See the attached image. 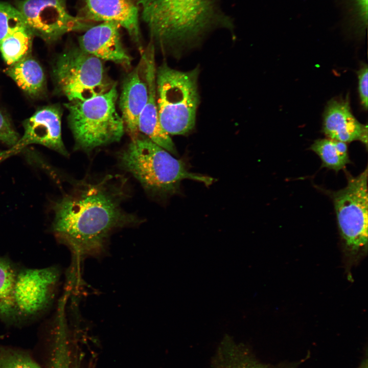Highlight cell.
Listing matches in <instances>:
<instances>
[{
    "label": "cell",
    "instance_id": "cell-13",
    "mask_svg": "<svg viewBox=\"0 0 368 368\" xmlns=\"http://www.w3.org/2000/svg\"><path fill=\"white\" fill-rule=\"evenodd\" d=\"M79 17L91 21H113L123 27L142 51L139 11L131 0H81Z\"/></svg>",
    "mask_w": 368,
    "mask_h": 368
},
{
    "label": "cell",
    "instance_id": "cell-7",
    "mask_svg": "<svg viewBox=\"0 0 368 368\" xmlns=\"http://www.w3.org/2000/svg\"><path fill=\"white\" fill-rule=\"evenodd\" d=\"M367 167L356 176L346 171V187L331 195L344 249L353 259L367 249Z\"/></svg>",
    "mask_w": 368,
    "mask_h": 368
},
{
    "label": "cell",
    "instance_id": "cell-11",
    "mask_svg": "<svg viewBox=\"0 0 368 368\" xmlns=\"http://www.w3.org/2000/svg\"><path fill=\"white\" fill-rule=\"evenodd\" d=\"M148 96L147 62L144 51L136 66L125 78L119 98V108L125 131L131 139L139 134L138 120Z\"/></svg>",
    "mask_w": 368,
    "mask_h": 368
},
{
    "label": "cell",
    "instance_id": "cell-27",
    "mask_svg": "<svg viewBox=\"0 0 368 368\" xmlns=\"http://www.w3.org/2000/svg\"><path fill=\"white\" fill-rule=\"evenodd\" d=\"M367 355L365 357L362 359L360 364L357 368H367Z\"/></svg>",
    "mask_w": 368,
    "mask_h": 368
},
{
    "label": "cell",
    "instance_id": "cell-21",
    "mask_svg": "<svg viewBox=\"0 0 368 368\" xmlns=\"http://www.w3.org/2000/svg\"><path fill=\"white\" fill-rule=\"evenodd\" d=\"M51 351L48 368H73L70 336L62 331L50 334Z\"/></svg>",
    "mask_w": 368,
    "mask_h": 368
},
{
    "label": "cell",
    "instance_id": "cell-12",
    "mask_svg": "<svg viewBox=\"0 0 368 368\" xmlns=\"http://www.w3.org/2000/svg\"><path fill=\"white\" fill-rule=\"evenodd\" d=\"M120 28L119 24L113 21L93 26L79 37L78 46L102 61H111L129 68L132 58L122 43Z\"/></svg>",
    "mask_w": 368,
    "mask_h": 368
},
{
    "label": "cell",
    "instance_id": "cell-28",
    "mask_svg": "<svg viewBox=\"0 0 368 368\" xmlns=\"http://www.w3.org/2000/svg\"><path fill=\"white\" fill-rule=\"evenodd\" d=\"M1 157H0V162H1Z\"/></svg>",
    "mask_w": 368,
    "mask_h": 368
},
{
    "label": "cell",
    "instance_id": "cell-14",
    "mask_svg": "<svg viewBox=\"0 0 368 368\" xmlns=\"http://www.w3.org/2000/svg\"><path fill=\"white\" fill-rule=\"evenodd\" d=\"M322 131L326 137L349 143L358 141L367 147V126L353 114L349 98L330 100L323 115Z\"/></svg>",
    "mask_w": 368,
    "mask_h": 368
},
{
    "label": "cell",
    "instance_id": "cell-23",
    "mask_svg": "<svg viewBox=\"0 0 368 368\" xmlns=\"http://www.w3.org/2000/svg\"><path fill=\"white\" fill-rule=\"evenodd\" d=\"M24 25H26L25 20L17 8L0 1V44L11 30Z\"/></svg>",
    "mask_w": 368,
    "mask_h": 368
},
{
    "label": "cell",
    "instance_id": "cell-17",
    "mask_svg": "<svg viewBox=\"0 0 368 368\" xmlns=\"http://www.w3.org/2000/svg\"><path fill=\"white\" fill-rule=\"evenodd\" d=\"M5 72L30 97L38 98L45 94L47 85L44 71L31 54L9 65Z\"/></svg>",
    "mask_w": 368,
    "mask_h": 368
},
{
    "label": "cell",
    "instance_id": "cell-18",
    "mask_svg": "<svg viewBox=\"0 0 368 368\" xmlns=\"http://www.w3.org/2000/svg\"><path fill=\"white\" fill-rule=\"evenodd\" d=\"M19 266L0 255V320L8 325H15L13 296Z\"/></svg>",
    "mask_w": 368,
    "mask_h": 368
},
{
    "label": "cell",
    "instance_id": "cell-8",
    "mask_svg": "<svg viewBox=\"0 0 368 368\" xmlns=\"http://www.w3.org/2000/svg\"><path fill=\"white\" fill-rule=\"evenodd\" d=\"M60 277L57 266L40 268L19 266L13 296L15 325L45 315L55 302Z\"/></svg>",
    "mask_w": 368,
    "mask_h": 368
},
{
    "label": "cell",
    "instance_id": "cell-19",
    "mask_svg": "<svg viewBox=\"0 0 368 368\" xmlns=\"http://www.w3.org/2000/svg\"><path fill=\"white\" fill-rule=\"evenodd\" d=\"M34 36L26 25L11 30L0 44V53L9 66L31 54Z\"/></svg>",
    "mask_w": 368,
    "mask_h": 368
},
{
    "label": "cell",
    "instance_id": "cell-24",
    "mask_svg": "<svg viewBox=\"0 0 368 368\" xmlns=\"http://www.w3.org/2000/svg\"><path fill=\"white\" fill-rule=\"evenodd\" d=\"M19 137L10 120L0 110V141L11 148L16 144Z\"/></svg>",
    "mask_w": 368,
    "mask_h": 368
},
{
    "label": "cell",
    "instance_id": "cell-15",
    "mask_svg": "<svg viewBox=\"0 0 368 368\" xmlns=\"http://www.w3.org/2000/svg\"><path fill=\"white\" fill-rule=\"evenodd\" d=\"M147 62L148 96L138 120V130L154 143L173 154L177 151L170 135L160 124L156 100L155 48L151 41L144 51Z\"/></svg>",
    "mask_w": 368,
    "mask_h": 368
},
{
    "label": "cell",
    "instance_id": "cell-6",
    "mask_svg": "<svg viewBox=\"0 0 368 368\" xmlns=\"http://www.w3.org/2000/svg\"><path fill=\"white\" fill-rule=\"evenodd\" d=\"M101 59L75 46L56 58L52 76L57 91L68 102L84 101L108 91L114 85Z\"/></svg>",
    "mask_w": 368,
    "mask_h": 368
},
{
    "label": "cell",
    "instance_id": "cell-4",
    "mask_svg": "<svg viewBox=\"0 0 368 368\" xmlns=\"http://www.w3.org/2000/svg\"><path fill=\"white\" fill-rule=\"evenodd\" d=\"M118 97L114 83L103 94L65 104L76 148L89 152L121 140L125 127L117 109Z\"/></svg>",
    "mask_w": 368,
    "mask_h": 368
},
{
    "label": "cell",
    "instance_id": "cell-26",
    "mask_svg": "<svg viewBox=\"0 0 368 368\" xmlns=\"http://www.w3.org/2000/svg\"><path fill=\"white\" fill-rule=\"evenodd\" d=\"M354 5L357 19L363 31L367 26L368 0H354Z\"/></svg>",
    "mask_w": 368,
    "mask_h": 368
},
{
    "label": "cell",
    "instance_id": "cell-5",
    "mask_svg": "<svg viewBox=\"0 0 368 368\" xmlns=\"http://www.w3.org/2000/svg\"><path fill=\"white\" fill-rule=\"evenodd\" d=\"M197 68L187 72L163 63L156 71L158 119L168 134L182 135L194 127L199 103Z\"/></svg>",
    "mask_w": 368,
    "mask_h": 368
},
{
    "label": "cell",
    "instance_id": "cell-2",
    "mask_svg": "<svg viewBox=\"0 0 368 368\" xmlns=\"http://www.w3.org/2000/svg\"><path fill=\"white\" fill-rule=\"evenodd\" d=\"M152 42L163 50L193 44L218 28L232 29L218 0H137Z\"/></svg>",
    "mask_w": 368,
    "mask_h": 368
},
{
    "label": "cell",
    "instance_id": "cell-25",
    "mask_svg": "<svg viewBox=\"0 0 368 368\" xmlns=\"http://www.w3.org/2000/svg\"><path fill=\"white\" fill-rule=\"evenodd\" d=\"M357 74L358 80V92L361 104L365 110L367 109V65L362 63Z\"/></svg>",
    "mask_w": 368,
    "mask_h": 368
},
{
    "label": "cell",
    "instance_id": "cell-10",
    "mask_svg": "<svg viewBox=\"0 0 368 368\" xmlns=\"http://www.w3.org/2000/svg\"><path fill=\"white\" fill-rule=\"evenodd\" d=\"M61 114L57 105H48L37 109L23 122L24 133L16 144L2 152L4 158L31 144L42 145L67 156L61 135Z\"/></svg>",
    "mask_w": 368,
    "mask_h": 368
},
{
    "label": "cell",
    "instance_id": "cell-22",
    "mask_svg": "<svg viewBox=\"0 0 368 368\" xmlns=\"http://www.w3.org/2000/svg\"><path fill=\"white\" fill-rule=\"evenodd\" d=\"M0 368H42L28 354L0 346Z\"/></svg>",
    "mask_w": 368,
    "mask_h": 368
},
{
    "label": "cell",
    "instance_id": "cell-16",
    "mask_svg": "<svg viewBox=\"0 0 368 368\" xmlns=\"http://www.w3.org/2000/svg\"><path fill=\"white\" fill-rule=\"evenodd\" d=\"M209 368H286L262 363L243 343L225 335L219 344Z\"/></svg>",
    "mask_w": 368,
    "mask_h": 368
},
{
    "label": "cell",
    "instance_id": "cell-9",
    "mask_svg": "<svg viewBox=\"0 0 368 368\" xmlns=\"http://www.w3.org/2000/svg\"><path fill=\"white\" fill-rule=\"evenodd\" d=\"M14 6L34 37L48 43L67 33L86 31L93 26L91 21L71 15L66 0H18Z\"/></svg>",
    "mask_w": 368,
    "mask_h": 368
},
{
    "label": "cell",
    "instance_id": "cell-20",
    "mask_svg": "<svg viewBox=\"0 0 368 368\" xmlns=\"http://www.w3.org/2000/svg\"><path fill=\"white\" fill-rule=\"evenodd\" d=\"M310 149L315 152L321 161V167L337 172L351 163L347 143L328 137L314 141Z\"/></svg>",
    "mask_w": 368,
    "mask_h": 368
},
{
    "label": "cell",
    "instance_id": "cell-1",
    "mask_svg": "<svg viewBox=\"0 0 368 368\" xmlns=\"http://www.w3.org/2000/svg\"><path fill=\"white\" fill-rule=\"evenodd\" d=\"M127 196L126 180L119 175L78 181L53 205L54 235L76 260L101 256L112 233L140 222L123 209Z\"/></svg>",
    "mask_w": 368,
    "mask_h": 368
},
{
    "label": "cell",
    "instance_id": "cell-3",
    "mask_svg": "<svg viewBox=\"0 0 368 368\" xmlns=\"http://www.w3.org/2000/svg\"><path fill=\"white\" fill-rule=\"evenodd\" d=\"M145 135L131 140L119 155L121 167L130 173L147 192L165 198L175 194L180 183L189 179L211 185V177L189 172L185 164Z\"/></svg>",
    "mask_w": 368,
    "mask_h": 368
}]
</instances>
